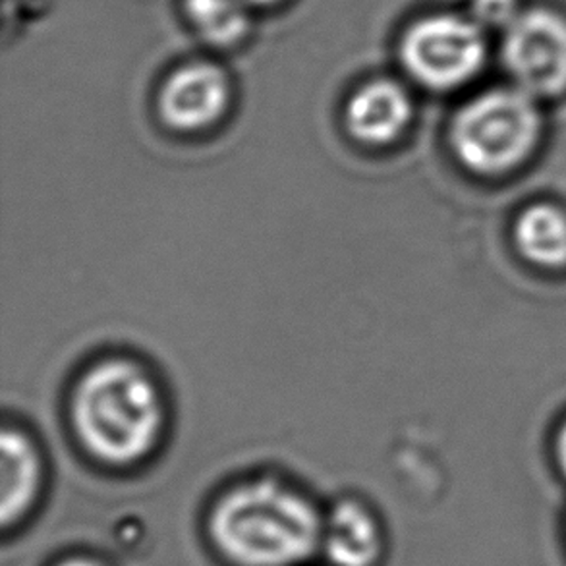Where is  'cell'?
I'll use <instances>...</instances> for the list:
<instances>
[{"instance_id":"6da1fadb","label":"cell","mask_w":566,"mask_h":566,"mask_svg":"<svg viewBox=\"0 0 566 566\" xmlns=\"http://www.w3.org/2000/svg\"><path fill=\"white\" fill-rule=\"evenodd\" d=\"M217 549L238 566H294L322 539L314 505L283 483H244L214 506L209 522Z\"/></svg>"},{"instance_id":"7a4b0ae2","label":"cell","mask_w":566,"mask_h":566,"mask_svg":"<svg viewBox=\"0 0 566 566\" xmlns=\"http://www.w3.org/2000/svg\"><path fill=\"white\" fill-rule=\"evenodd\" d=\"M72 421L95 459L111 467H130L161 436V395L136 361L103 360L77 382Z\"/></svg>"},{"instance_id":"3957f363","label":"cell","mask_w":566,"mask_h":566,"mask_svg":"<svg viewBox=\"0 0 566 566\" xmlns=\"http://www.w3.org/2000/svg\"><path fill=\"white\" fill-rule=\"evenodd\" d=\"M537 111L522 90H503L470 103L454 123V146L468 167L497 172L528 154L537 136Z\"/></svg>"},{"instance_id":"277c9868","label":"cell","mask_w":566,"mask_h":566,"mask_svg":"<svg viewBox=\"0 0 566 566\" xmlns=\"http://www.w3.org/2000/svg\"><path fill=\"white\" fill-rule=\"evenodd\" d=\"M402 56L406 69L421 84L447 90L467 82L482 69L485 45L474 23L437 15L408 31Z\"/></svg>"},{"instance_id":"5b68a950","label":"cell","mask_w":566,"mask_h":566,"mask_svg":"<svg viewBox=\"0 0 566 566\" xmlns=\"http://www.w3.org/2000/svg\"><path fill=\"white\" fill-rule=\"evenodd\" d=\"M506 69L522 92L555 95L566 87V22L547 10H532L509 23L503 45Z\"/></svg>"},{"instance_id":"8992f818","label":"cell","mask_w":566,"mask_h":566,"mask_svg":"<svg viewBox=\"0 0 566 566\" xmlns=\"http://www.w3.org/2000/svg\"><path fill=\"white\" fill-rule=\"evenodd\" d=\"M229 82L213 64H190L178 70L161 92V115L177 130H201L229 105Z\"/></svg>"},{"instance_id":"52a82bcc","label":"cell","mask_w":566,"mask_h":566,"mask_svg":"<svg viewBox=\"0 0 566 566\" xmlns=\"http://www.w3.org/2000/svg\"><path fill=\"white\" fill-rule=\"evenodd\" d=\"M412 105L405 90L389 80L364 85L346 108V124L354 138L369 146H385L405 130Z\"/></svg>"},{"instance_id":"ba28073f","label":"cell","mask_w":566,"mask_h":566,"mask_svg":"<svg viewBox=\"0 0 566 566\" xmlns=\"http://www.w3.org/2000/svg\"><path fill=\"white\" fill-rule=\"evenodd\" d=\"M0 468V521L8 528L30 511L41 485V457L22 429L7 426L2 431Z\"/></svg>"},{"instance_id":"9c48e42d","label":"cell","mask_w":566,"mask_h":566,"mask_svg":"<svg viewBox=\"0 0 566 566\" xmlns=\"http://www.w3.org/2000/svg\"><path fill=\"white\" fill-rule=\"evenodd\" d=\"M323 545L335 566H371L381 552L374 516L353 501L335 506L323 530Z\"/></svg>"},{"instance_id":"30bf717a","label":"cell","mask_w":566,"mask_h":566,"mask_svg":"<svg viewBox=\"0 0 566 566\" xmlns=\"http://www.w3.org/2000/svg\"><path fill=\"white\" fill-rule=\"evenodd\" d=\"M522 252L542 265L566 261V217L553 207L539 206L522 214L516 229Z\"/></svg>"},{"instance_id":"8fae6325","label":"cell","mask_w":566,"mask_h":566,"mask_svg":"<svg viewBox=\"0 0 566 566\" xmlns=\"http://www.w3.org/2000/svg\"><path fill=\"white\" fill-rule=\"evenodd\" d=\"M244 4V0H188L186 10L201 38L214 45H230L248 28Z\"/></svg>"},{"instance_id":"7c38bea8","label":"cell","mask_w":566,"mask_h":566,"mask_svg":"<svg viewBox=\"0 0 566 566\" xmlns=\"http://www.w3.org/2000/svg\"><path fill=\"white\" fill-rule=\"evenodd\" d=\"M514 4L516 0H475V14L490 25L511 23L516 18Z\"/></svg>"},{"instance_id":"4fadbf2b","label":"cell","mask_w":566,"mask_h":566,"mask_svg":"<svg viewBox=\"0 0 566 566\" xmlns=\"http://www.w3.org/2000/svg\"><path fill=\"white\" fill-rule=\"evenodd\" d=\"M559 457H560V464H563V468H565V472H566V428L563 429V433H560Z\"/></svg>"},{"instance_id":"5bb4252c","label":"cell","mask_w":566,"mask_h":566,"mask_svg":"<svg viewBox=\"0 0 566 566\" xmlns=\"http://www.w3.org/2000/svg\"><path fill=\"white\" fill-rule=\"evenodd\" d=\"M61 566H99L92 563V560H69V563H62Z\"/></svg>"},{"instance_id":"9a60e30c","label":"cell","mask_w":566,"mask_h":566,"mask_svg":"<svg viewBox=\"0 0 566 566\" xmlns=\"http://www.w3.org/2000/svg\"><path fill=\"white\" fill-rule=\"evenodd\" d=\"M248 4H271V2H275V0H244Z\"/></svg>"}]
</instances>
